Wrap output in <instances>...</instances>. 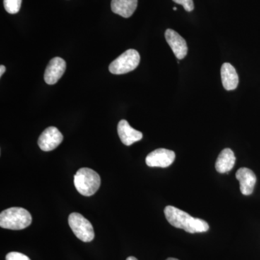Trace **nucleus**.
<instances>
[{"label": "nucleus", "mask_w": 260, "mask_h": 260, "mask_svg": "<svg viewBox=\"0 0 260 260\" xmlns=\"http://www.w3.org/2000/svg\"><path fill=\"white\" fill-rule=\"evenodd\" d=\"M164 213L171 225L190 234L206 232L209 230V225L204 220L193 218L186 212L175 207H166Z\"/></svg>", "instance_id": "obj_1"}, {"label": "nucleus", "mask_w": 260, "mask_h": 260, "mask_svg": "<svg viewBox=\"0 0 260 260\" xmlns=\"http://www.w3.org/2000/svg\"><path fill=\"white\" fill-rule=\"evenodd\" d=\"M173 1L177 3V4L182 5L186 11L191 12L194 10V6L193 0H173Z\"/></svg>", "instance_id": "obj_17"}, {"label": "nucleus", "mask_w": 260, "mask_h": 260, "mask_svg": "<svg viewBox=\"0 0 260 260\" xmlns=\"http://www.w3.org/2000/svg\"><path fill=\"white\" fill-rule=\"evenodd\" d=\"M235 162L236 157L234 152L231 149L225 148L219 154L215 162V169L220 174H225L232 170Z\"/></svg>", "instance_id": "obj_12"}, {"label": "nucleus", "mask_w": 260, "mask_h": 260, "mask_svg": "<svg viewBox=\"0 0 260 260\" xmlns=\"http://www.w3.org/2000/svg\"><path fill=\"white\" fill-rule=\"evenodd\" d=\"M5 70H6V68L4 66V65L2 64L0 66V77L3 76V75L4 74Z\"/></svg>", "instance_id": "obj_18"}, {"label": "nucleus", "mask_w": 260, "mask_h": 260, "mask_svg": "<svg viewBox=\"0 0 260 260\" xmlns=\"http://www.w3.org/2000/svg\"><path fill=\"white\" fill-rule=\"evenodd\" d=\"M68 223L77 238L84 242L93 241L95 234L93 225L81 214L73 213L68 218Z\"/></svg>", "instance_id": "obj_5"}, {"label": "nucleus", "mask_w": 260, "mask_h": 260, "mask_svg": "<svg viewBox=\"0 0 260 260\" xmlns=\"http://www.w3.org/2000/svg\"><path fill=\"white\" fill-rule=\"evenodd\" d=\"M126 260H138L137 258L134 257V256H129V257L126 259Z\"/></svg>", "instance_id": "obj_19"}, {"label": "nucleus", "mask_w": 260, "mask_h": 260, "mask_svg": "<svg viewBox=\"0 0 260 260\" xmlns=\"http://www.w3.org/2000/svg\"><path fill=\"white\" fill-rule=\"evenodd\" d=\"M165 37L173 52L178 59H183L187 54L188 47L184 38L172 29H167Z\"/></svg>", "instance_id": "obj_8"}, {"label": "nucleus", "mask_w": 260, "mask_h": 260, "mask_svg": "<svg viewBox=\"0 0 260 260\" xmlns=\"http://www.w3.org/2000/svg\"><path fill=\"white\" fill-rule=\"evenodd\" d=\"M175 153L167 149L159 148L147 155L145 162L150 167L167 168L175 160Z\"/></svg>", "instance_id": "obj_7"}, {"label": "nucleus", "mask_w": 260, "mask_h": 260, "mask_svg": "<svg viewBox=\"0 0 260 260\" xmlns=\"http://www.w3.org/2000/svg\"><path fill=\"white\" fill-rule=\"evenodd\" d=\"M140 61L138 51L129 49L112 61L109 65V71L114 75H122L133 71L138 68Z\"/></svg>", "instance_id": "obj_4"}, {"label": "nucleus", "mask_w": 260, "mask_h": 260, "mask_svg": "<svg viewBox=\"0 0 260 260\" xmlns=\"http://www.w3.org/2000/svg\"><path fill=\"white\" fill-rule=\"evenodd\" d=\"M32 223V217L23 208H10L0 214V226L10 230H22Z\"/></svg>", "instance_id": "obj_2"}, {"label": "nucleus", "mask_w": 260, "mask_h": 260, "mask_svg": "<svg viewBox=\"0 0 260 260\" xmlns=\"http://www.w3.org/2000/svg\"><path fill=\"white\" fill-rule=\"evenodd\" d=\"M74 184L80 194L83 196H92L100 187V176L93 169L81 168L74 176Z\"/></svg>", "instance_id": "obj_3"}, {"label": "nucleus", "mask_w": 260, "mask_h": 260, "mask_svg": "<svg viewBox=\"0 0 260 260\" xmlns=\"http://www.w3.org/2000/svg\"><path fill=\"white\" fill-rule=\"evenodd\" d=\"M111 7L113 13L123 18H128L137 9L138 0H112Z\"/></svg>", "instance_id": "obj_13"}, {"label": "nucleus", "mask_w": 260, "mask_h": 260, "mask_svg": "<svg viewBox=\"0 0 260 260\" xmlns=\"http://www.w3.org/2000/svg\"><path fill=\"white\" fill-rule=\"evenodd\" d=\"M63 140V135L55 126H49L42 133L38 140L39 148L44 151H51L57 148Z\"/></svg>", "instance_id": "obj_6"}, {"label": "nucleus", "mask_w": 260, "mask_h": 260, "mask_svg": "<svg viewBox=\"0 0 260 260\" xmlns=\"http://www.w3.org/2000/svg\"><path fill=\"white\" fill-rule=\"evenodd\" d=\"M6 260H30V259L22 253L12 251L7 254Z\"/></svg>", "instance_id": "obj_16"}, {"label": "nucleus", "mask_w": 260, "mask_h": 260, "mask_svg": "<svg viewBox=\"0 0 260 260\" xmlns=\"http://www.w3.org/2000/svg\"><path fill=\"white\" fill-rule=\"evenodd\" d=\"M66 70V62L60 57H54L47 65L44 73V80L49 85L57 83Z\"/></svg>", "instance_id": "obj_9"}, {"label": "nucleus", "mask_w": 260, "mask_h": 260, "mask_svg": "<svg viewBox=\"0 0 260 260\" xmlns=\"http://www.w3.org/2000/svg\"><path fill=\"white\" fill-rule=\"evenodd\" d=\"M167 260H179V259H175V258H169V259H167Z\"/></svg>", "instance_id": "obj_20"}, {"label": "nucleus", "mask_w": 260, "mask_h": 260, "mask_svg": "<svg viewBox=\"0 0 260 260\" xmlns=\"http://www.w3.org/2000/svg\"><path fill=\"white\" fill-rule=\"evenodd\" d=\"M117 131L121 143L127 146L133 145L136 142L140 141L143 137L141 132L133 129L129 125L128 121L124 119L119 121L118 124Z\"/></svg>", "instance_id": "obj_10"}, {"label": "nucleus", "mask_w": 260, "mask_h": 260, "mask_svg": "<svg viewBox=\"0 0 260 260\" xmlns=\"http://www.w3.org/2000/svg\"><path fill=\"white\" fill-rule=\"evenodd\" d=\"M174 10H177V8H174Z\"/></svg>", "instance_id": "obj_21"}, {"label": "nucleus", "mask_w": 260, "mask_h": 260, "mask_svg": "<svg viewBox=\"0 0 260 260\" xmlns=\"http://www.w3.org/2000/svg\"><path fill=\"white\" fill-rule=\"evenodd\" d=\"M236 177L240 183L241 192L244 195L252 194L256 182L254 173L247 168H241L237 171Z\"/></svg>", "instance_id": "obj_11"}, {"label": "nucleus", "mask_w": 260, "mask_h": 260, "mask_svg": "<svg viewBox=\"0 0 260 260\" xmlns=\"http://www.w3.org/2000/svg\"><path fill=\"white\" fill-rule=\"evenodd\" d=\"M22 0H4L5 9L10 14H16L21 8Z\"/></svg>", "instance_id": "obj_15"}, {"label": "nucleus", "mask_w": 260, "mask_h": 260, "mask_svg": "<svg viewBox=\"0 0 260 260\" xmlns=\"http://www.w3.org/2000/svg\"><path fill=\"white\" fill-rule=\"evenodd\" d=\"M220 73L224 88L227 90H235L239 84V76L235 68L229 63H224Z\"/></svg>", "instance_id": "obj_14"}]
</instances>
